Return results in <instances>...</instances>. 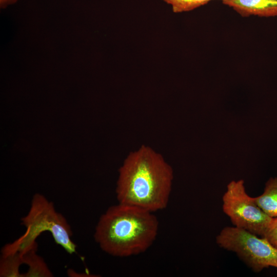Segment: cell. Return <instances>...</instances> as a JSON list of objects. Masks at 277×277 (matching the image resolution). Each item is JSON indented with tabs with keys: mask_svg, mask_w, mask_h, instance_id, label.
I'll list each match as a JSON object with an SVG mask.
<instances>
[{
	"mask_svg": "<svg viewBox=\"0 0 277 277\" xmlns=\"http://www.w3.org/2000/svg\"><path fill=\"white\" fill-rule=\"evenodd\" d=\"M215 239L219 247L234 252L254 272L277 268V248L264 237L232 226L223 228Z\"/></svg>",
	"mask_w": 277,
	"mask_h": 277,
	"instance_id": "cell-4",
	"label": "cell"
},
{
	"mask_svg": "<svg viewBox=\"0 0 277 277\" xmlns=\"http://www.w3.org/2000/svg\"><path fill=\"white\" fill-rule=\"evenodd\" d=\"M159 227L154 212L118 203L101 216L94 238L106 253L129 257L147 251L154 242Z\"/></svg>",
	"mask_w": 277,
	"mask_h": 277,
	"instance_id": "cell-2",
	"label": "cell"
},
{
	"mask_svg": "<svg viewBox=\"0 0 277 277\" xmlns=\"http://www.w3.org/2000/svg\"><path fill=\"white\" fill-rule=\"evenodd\" d=\"M171 7L173 12L183 13L192 11L214 0H161ZM222 2L225 0H219Z\"/></svg>",
	"mask_w": 277,
	"mask_h": 277,
	"instance_id": "cell-10",
	"label": "cell"
},
{
	"mask_svg": "<svg viewBox=\"0 0 277 277\" xmlns=\"http://www.w3.org/2000/svg\"><path fill=\"white\" fill-rule=\"evenodd\" d=\"M36 250L29 251L23 255V263L29 267L25 276H52L43 260L37 255Z\"/></svg>",
	"mask_w": 277,
	"mask_h": 277,
	"instance_id": "cell-8",
	"label": "cell"
},
{
	"mask_svg": "<svg viewBox=\"0 0 277 277\" xmlns=\"http://www.w3.org/2000/svg\"><path fill=\"white\" fill-rule=\"evenodd\" d=\"M173 172L163 156L143 145L131 152L119 169L118 203L152 212L165 209L170 196Z\"/></svg>",
	"mask_w": 277,
	"mask_h": 277,
	"instance_id": "cell-1",
	"label": "cell"
},
{
	"mask_svg": "<svg viewBox=\"0 0 277 277\" xmlns=\"http://www.w3.org/2000/svg\"><path fill=\"white\" fill-rule=\"evenodd\" d=\"M1 262V276H22L19 267L23 263V256L18 253L2 256Z\"/></svg>",
	"mask_w": 277,
	"mask_h": 277,
	"instance_id": "cell-9",
	"label": "cell"
},
{
	"mask_svg": "<svg viewBox=\"0 0 277 277\" xmlns=\"http://www.w3.org/2000/svg\"><path fill=\"white\" fill-rule=\"evenodd\" d=\"M222 2L242 17L277 16V0H225Z\"/></svg>",
	"mask_w": 277,
	"mask_h": 277,
	"instance_id": "cell-6",
	"label": "cell"
},
{
	"mask_svg": "<svg viewBox=\"0 0 277 277\" xmlns=\"http://www.w3.org/2000/svg\"><path fill=\"white\" fill-rule=\"evenodd\" d=\"M263 237L277 248V217L273 218Z\"/></svg>",
	"mask_w": 277,
	"mask_h": 277,
	"instance_id": "cell-11",
	"label": "cell"
},
{
	"mask_svg": "<svg viewBox=\"0 0 277 277\" xmlns=\"http://www.w3.org/2000/svg\"><path fill=\"white\" fill-rule=\"evenodd\" d=\"M25 227L24 234L2 249V256L18 253L22 256L36 250V240L45 231H49L55 242L67 253L76 252V245L71 239V228L65 217L56 211L53 203L40 194L32 197L27 214L21 219Z\"/></svg>",
	"mask_w": 277,
	"mask_h": 277,
	"instance_id": "cell-3",
	"label": "cell"
},
{
	"mask_svg": "<svg viewBox=\"0 0 277 277\" xmlns=\"http://www.w3.org/2000/svg\"><path fill=\"white\" fill-rule=\"evenodd\" d=\"M222 209L233 226L263 236L273 218L249 196L243 180L232 181L222 196Z\"/></svg>",
	"mask_w": 277,
	"mask_h": 277,
	"instance_id": "cell-5",
	"label": "cell"
},
{
	"mask_svg": "<svg viewBox=\"0 0 277 277\" xmlns=\"http://www.w3.org/2000/svg\"><path fill=\"white\" fill-rule=\"evenodd\" d=\"M258 206L269 216L277 217V177H270L263 193L254 197Z\"/></svg>",
	"mask_w": 277,
	"mask_h": 277,
	"instance_id": "cell-7",
	"label": "cell"
},
{
	"mask_svg": "<svg viewBox=\"0 0 277 277\" xmlns=\"http://www.w3.org/2000/svg\"><path fill=\"white\" fill-rule=\"evenodd\" d=\"M18 0H0V6L4 8L7 6L16 3Z\"/></svg>",
	"mask_w": 277,
	"mask_h": 277,
	"instance_id": "cell-12",
	"label": "cell"
}]
</instances>
